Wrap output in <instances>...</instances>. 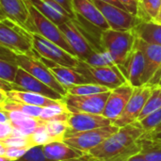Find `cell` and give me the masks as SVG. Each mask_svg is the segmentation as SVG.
<instances>
[{"label":"cell","instance_id":"1","mask_svg":"<svg viewBox=\"0 0 161 161\" xmlns=\"http://www.w3.org/2000/svg\"><path fill=\"white\" fill-rule=\"evenodd\" d=\"M144 134L138 122L120 127L97 147L87 153L94 161H126L140 154Z\"/></svg>","mask_w":161,"mask_h":161},{"label":"cell","instance_id":"23","mask_svg":"<svg viewBox=\"0 0 161 161\" xmlns=\"http://www.w3.org/2000/svg\"><path fill=\"white\" fill-rule=\"evenodd\" d=\"M8 113L14 133L23 136H28L32 134L43 122L40 118L29 117L19 111H8Z\"/></svg>","mask_w":161,"mask_h":161},{"label":"cell","instance_id":"41","mask_svg":"<svg viewBox=\"0 0 161 161\" xmlns=\"http://www.w3.org/2000/svg\"><path fill=\"white\" fill-rule=\"evenodd\" d=\"M146 85H149L151 87H161V66L152 77V79L149 81V83Z\"/></svg>","mask_w":161,"mask_h":161},{"label":"cell","instance_id":"26","mask_svg":"<svg viewBox=\"0 0 161 161\" xmlns=\"http://www.w3.org/2000/svg\"><path fill=\"white\" fill-rule=\"evenodd\" d=\"M140 143L142 157L148 161H161V140L143 134Z\"/></svg>","mask_w":161,"mask_h":161},{"label":"cell","instance_id":"10","mask_svg":"<svg viewBox=\"0 0 161 161\" xmlns=\"http://www.w3.org/2000/svg\"><path fill=\"white\" fill-rule=\"evenodd\" d=\"M92 1L103 14L110 29L132 30L141 22L137 16L131 14L125 8H118L101 0Z\"/></svg>","mask_w":161,"mask_h":161},{"label":"cell","instance_id":"30","mask_svg":"<svg viewBox=\"0 0 161 161\" xmlns=\"http://www.w3.org/2000/svg\"><path fill=\"white\" fill-rule=\"evenodd\" d=\"M110 90L107 87L94 84V83H86L75 85L67 90V93L72 95H92V94H99L103 92H109Z\"/></svg>","mask_w":161,"mask_h":161},{"label":"cell","instance_id":"27","mask_svg":"<svg viewBox=\"0 0 161 161\" xmlns=\"http://www.w3.org/2000/svg\"><path fill=\"white\" fill-rule=\"evenodd\" d=\"M161 9V0H138L137 17L141 22L155 21Z\"/></svg>","mask_w":161,"mask_h":161},{"label":"cell","instance_id":"51","mask_svg":"<svg viewBox=\"0 0 161 161\" xmlns=\"http://www.w3.org/2000/svg\"><path fill=\"white\" fill-rule=\"evenodd\" d=\"M0 161H15V160L9 159V158H7V157H5V156H0Z\"/></svg>","mask_w":161,"mask_h":161},{"label":"cell","instance_id":"12","mask_svg":"<svg viewBox=\"0 0 161 161\" xmlns=\"http://www.w3.org/2000/svg\"><path fill=\"white\" fill-rule=\"evenodd\" d=\"M109 92L92 95H72L67 93L64 96V103L71 113H103Z\"/></svg>","mask_w":161,"mask_h":161},{"label":"cell","instance_id":"24","mask_svg":"<svg viewBox=\"0 0 161 161\" xmlns=\"http://www.w3.org/2000/svg\"><path fill=\"white\" fill-rule=\"evenodd\" d=\"M7 94H8V99L11 101L26 104L30 106L41 107V108H45V107L52 106L60 102L58 100L50 99L46 96H43L38 93L25 92V91H18V90H11L9 92H7Z\"/></svg>","mask_w":161,"mask_h":161},{"label":"cell","instance_id":"32","mask_svg":"<svg viewBox=\"0 0 161 161\" xmlns=\"http://www.w3.org/2000/svg\"><path fill=\"white\" fill-rule=\"evenodd\" d=\"M161 108V87H153V91L142 109L138 121L143 119L150 113L160 109Z\"/></svg>","mask_w":161,"mask_h":161},{"label":"cell","instance_id":"29","mask_svg":"<svg viewBox=\"0 0 161 161\" xmlns=\"http://www.w3.org/2000/svg\"><path fill=\"white\" fill-rule=\"evenodd\" d=\"M45 129L52 142H63L64 137L68 131V125L66 121L53 120L44 121Z\"/></svg>","mask_w":161,"mask_h":161},{"label":"cell","instance_id":"46","mask_svg":"<svg viewBox=\"0 0 161 161\" xmlns=\"http://www.w3.org/2000/svg\"><path fill=\"white\" fill-rule=\"evenodd\" d=\"M101 1H104V2L112 4V5H114V6H116V7H118V8H125H125L122 5V3H121L119 0H101Z\"/></svg>","mask_w":161,"mask_h":161},{"label":"cell","instance_id":"21","mask_svg":"<svg viewBox=\"0 0 161 161\" xmlns=\"http://www.w3.org/2000/svg\"><path fill=\"white\" fill-rule=\"evenodd\" d=\"M0 11L25 26L29 15L28 0H0Z\"/></svg>","mask_w":161,"mask_h":161},{"label":"cell","instance_id":"22","mask_svg":"<svg viewBox=\"0 0 161 161\" xmlns=\"http://www.w3.org/2000/svg\"><path fill=\"white\" fill-rule=\"evenodd\" d=\"M44 156L52 161H65L82 157L84 154L69 146L64 142H52L42 145Z\"/></svg>","mask_w":161,"mask_h":161},{"label":"cell","instance_id":"34","mask_svg":"<svg viewBox=\"0 0 161 161\" xmlns=\"http://www.w3.org/2000/svg\"><path fill=\"white\" fill-rule=\"evenodd\" d=\"M28 141H29V144L32 147L35 146H42L45 145L49 142H51L50 137L45 129L44 126V121L42 122V124L30 135L27 136Z\"/></svg>","mask_w":161,"mask_h":161},{"label":"cell","instance_id":"16","mask_svg":"<svg viewBox=\"0 0 161 161\" xmlns=\"http://www.w3.org/2000/svg\"><path fill=\"white\" fill-rule=\"evenodd\" d=\"M68 131L70 133L84 132L99 127L112 125V122L101 114L92 113H71L67 120Z\"/></svg>","mask_w":161,"mask_h":161},{"label":"cell","instance_id":"13","mask_svg":"<svg viewBox=\"0 0 161 161\" xmlns=\"http://www.w3.org/2000/svg\"><path fill=\"white\" fill-rule=\"evenodd\" d=\"M12 90H18V91H25V92H30L34 93H38L43 96H46L50 99L53 100H58V101H62L64 97L31 75L29 73L25 71L24 69L18 67L17 73L15 79L13 83L11 84Z\"/></svg>","mask_w":161,"mask_h":161},{"label":"cell","instance_id":"19","mask_svg":"<svg viewBox=\"0 0 161 161\" xmlns=\"http://www.w3.org/2000/svg\"><path fill=\"white\" fill-rule=\"evenodd\" d=\"M136 43L142 49L145 58V70L142 78V84L146 85L155 75L161 66V46L151 44L136 37Z\"/></svg>","mask_w":161,"mask_h":161},{"label":"cell","instance_id":"38","mask_svg":"<svg viewBox=\"0 0 161 161\" xmlns=\"http://www.w3.org/2000/svg\"><path fill=\"white\" fill-rule=\"evenodd\" d=\"M125 9L131 14L137 16L138 14V0H119Z\"/></svg>","mask_w":161,"mask_h":161},{"label":"cell","instance_id":"35","mask_svg":"<svg viewBox=\"0 0 161 161\" xmlns=\"http://www.w3.org/2000/svg\"><path fill=\"white\" fill-rule=\"evenodd\" d=\"M0 142L6 147H21V148H27V149L31 148L27 136L19 135L16 133H13L11 136L8 137Z\"/></svg>","mask_w":161,"mask_h":161},{"label":"cell","instance_id":"18","mask_svg":"<svg viewBox=\"0 0 161 161\" xmlns=\"http://www.w3.org/2000/svg\"><path fill=\"white\" fill-rule=\"evenodd\" d=\"M40 58L49 68V70L52 72V74L57 78V80L66 90H68L69 88L75 86V85L90 83L88 81V79L82 74H80L77 70H75V68L60 65V64H58L54 61L42 58L41 57H40Z\"/></svg>","mask_w":161,"mask_h":161},{"label":"cell","instance_id":"11","mask_svg":"<svg viewBox=\"0 0 161 161\" xmlns=\"http://www.w3.org/2000/svg\"><path fill=\"white\" fill-rule=\"evenodd\" d=\"M152 91L153 87L149 85H142L141 87L134 88L133 93L129 101L127 102L124 111L118 119L112 122V125L120 128L137 122Z\"/></svg>","mask_w":161,"mask_h":161},{"label":"cell","instance_id":"6","mask_svg":"<svg viewBox=\"0 0 161 161\" xmlns=\"http://www.w3.org/2000/svg\"><path fill=\"white\" fill-rule=\"evenodd\" d=\"M13 60L18 67L24 69L63 97L67 94V90L57 80L52 72L42 62L35 51L25 55H13Z\"/></svg>","mask_w":161,"mask_h":161},{"label":"cell","instance_id":"42","mask_svg":"<svg viewBox=\"0 0 161 161\" xmlns=\"http://www.w3.org/2000/svg\"><path fill=\"white\" fill-rule=\"evenodd\" d=\"M0 123L2 124H9L10 123V119L8 116V111L0 108Z\"/></svg>","mask_w":161,"mask_h":161},{"label":"cell","instance_id":"8","mask_svg":"<svg viewBox=\"0 0 161 161\" xmlns=\"http://www.w3.org/2000/svg\"><path fill=\"white\" fill-rule=\"evenodd\" d=\"M75 70L82 74L90 83L107 87L110 91L127 82L118 67H95L79 59Z\"/></svg>","mask_w":161,"mask_h":161},{"label":"cell","instance_id":"33","mask_svg":"<svg viewBox=\"0 0 161 161\" xmlns=\"http://www.w3.org/2000/svg\"><path fill=\"white\" fill-rule=\"evenodd\" d=\"M137 122L140 124L144 133H150L155 131L161 125V108L150 113L143 119Z\"/></svg>","mask_w":161,"mask_h":161},{"label":"cell","instance_id":"7","mask_svg":"<svg viewBox=\"0 0 161 161\" xmlns=\"http://www.w3.org/2000/svg\"><path fill=\"white\" fill-rule=\"evenodd\" d=\"M118 129V126L114 125H109L107 126L84 132H67L63 142L69 146L75 148V150L80 151L83 154H87L91 150L101 144L105 140H107L113 133H115Z\"/></svg>","mask_w":161,"mask_h":161},{"label":"cell","instance_id":"9","mask_svg":"<svg viewBox=\"0 0 161 161\" xmlns=\"http://www.w3.org/2000/svg\"><path fill=\"white\" fill-rule=\"evenodd\" d=\"M32 36L33 50L39 57L75 69L78 66L79 58H77L75 56L68 53L58 44L40 36L39 34L32 33Z\"/></svg>","mask_w":161,"mask_h":161},{"label":"cell","instance_id":"50","mask_svg":"<svg viewBox=\"0 0 161 161\" xmlns=\"http://www.w3.org/2000/svg\"><path fill=\"white\" fill-rule=\"evenodd\" d=\"M154 22H157L158 24H161V9L160 11H159V13H158V17H157V19Z\"/></svg>","mask_w":161,"mask_h":161},{"label":"cell","instance_id":"2","mask_svg":"<svg viewBox=\"0 0 161 161\" xmlns=\"http://www.w3.org/2000/svg\"><path fill=\"white\" fill-rule=\"evenodd\" d=\"M0 48L13 54L34 52L33 36L24 25L3 15L0 11Z\"/></svg>","mask_w":161,"mask_h":161},{"label":"cell","instance_id":"28","mask_svg":"<svg viewBox=\"0 0 161 161\" xmlns=\"http://www.w3.org/2000/svg\"><path fill=\"white\" fill-rule=\"evenodd\" d=\"M0 108L4 109L6 111H19V112H22V113L29 116V117L40 118L43 108L36 107V106H30V105L19 103V102H15V101H11V100L8 99L2 105V107Z\"/></svg>","mask_w":161,"mask_h":161},{"label":"cell","instance_id":"40","mask_svg":"<svg viewBox=\"0 0 161 161\" xmlns=\"http://www.w3.org/2000/svg\"><path fill=\"white\" fill-rule=\"evenodd\" d=\"M14 133L13 127L9 124H2L0 123V141L11 136Z\"/></svg>","mask_w":161,"mask_h":161},{"label":"cell","instance_id":"5","mask_svg":"<svg viewBox=\"0 0 161 161\" xmlns=\"http://www.w3.org/2000/svg\"><path fill=\"white\" fill-rule=\"evenodd\" d=\"M58 27L74 51L75 57L80 60L85 61L98 49L86 34L84 27L77 18L70 19L69 21L59 25Z\"/></svg>","mask_w":161,"mask_h":161},{"label":"cell","instance_id":"31","mask_svg":"<svg viewBox=\"0 0 161 161\" xmlns=\"http://www.w3.org/2000/svg\"><path fill=\"white\" fill-rule=\"evenodd\" d=\"M18 66L13 60V56L10 58H4L0 56V79L10 84L13 83Z\"/></svg>","mask_w":161,"mask_h":161},{"label":"cell","instance_id":"15","mask_svg":"<svg viewBox=\"0 0 161 161\" xmlns=\"http://www.w3.org/2000/svg\"><path fill=\"white\" fill-rule=\"evenodd\" d=\"M145 70V58L142 49L137 45L135 42V45L131 50L125 65L123 68V74L126 79V81L133 86L141 87L142 86V78Z\"/></svg>","mask_w":161,"mask_h":161},{"label":"cell","instance_id":"17","mask_svg":"<svg viewBox=\"0 0 161 161\" xmlns=\"http://www.w3.org/2000/svg\"><path fill=\"white\" fill-rule=\"evenodd\" d=\"M73 7L76 17L90 23L99 30L109 29V25L92 0H73Z\"/></svg>","mask_w":161,"mask_h":161},{"label":"cell","instance_id":"48","mask_svg":"<svg viewBox=\"0 0 161 161\" xmlns=\"http://www.w3.org/2000/svg\"><path fill=\"white\" fill-rule=\"evenodd\" d=\"M145 135H148L150 137H153V138H156V139H159L161 140V131L158 132H150V133H144Z\"/></svg>","mask_w":161,"mask_h":161},{"label":"cell","instance_id":"49","mask_svg":"<svg viewBox=\"0 0 161 161\" xmlns=\"http://www.w3.org/2000/svg\"><path fill=\"white\" fill-rule=\"evenodd\" d=\"M6 150H7V147L0 142V156H5Z\"/></svg>","mask_w":161,"mask_h":161},{"label":"cell","instance_id":"25","mask_svg":"<svg viewBox=\"0 0 161 161\" xmlns=\"http://www.w3.org/2000/svg\"><path fill=\"white\" fill-rule=\"evenodd\" d=\"M132 30L142 41L161 46V24L154 21L140 22Z\"/></svg>","mask_w":161,"mask_h":161},{"label":"cell","instance_id":"14","mask_svg":"<svg viewBox=\"0 0 161 161\" xmlns=\"http://www.w3.org/2000/svg\"><path fill=\"white\" fill-rule=\"evenodd\" d=\"M134 91V87L128 82L124 83L116 89L110 91L106 102L102 115L111 122L119 118L124 111Z\"/></svg>","mask_w":161,"mask_h":161},{"label":"cell","instance_id":"52","mask_svg":"<svg viewBox=\"0 0 161 161\" xmlns=\"http://www.w3.org/2000/svg\"><path fill=\"white\" fill-rule=\"evenodd\" d=\"M158 131H161V125L156 129V130H155V131H153V132H158Z\"/></svg>","mask_w":161,"mask_h":161},{"label":"cell","instance_id":"36","mask_svg":"<svg viewBox=\"0 0 161 161\" xmlns=\"http://www.w3.org/2000/svg\"><path fill=\"white\" fill-rule=\"evenodd\" d=\"M15 161H52L48 159L42 151V146H35L27 150V152L19 159Z\"/></svg>","mask_w":161,"mask_h":161},{"label":"cell","instance_id":"37","mask_svg":"<svg viewBox=\"0 0 161 161\" xmlns=\"http://www.w3.org/2000/svg\"><path fill=\"white\" fill-rule=\"evenodd\" d=\"M27 150L29 149L21 148V147H7L5 157L12 160H17L20 158H22L27 152Z\"/></svg>","mask_w":161,"mask_h":161},{"label":"cell","instance_id":"44","mask_svg":"<svg viewBox=\"0 0 161 161\" xmlns=\"http://www.w3.org/2000/svg\"><path fill=\"white\" fill-rule=\"evenodd\" d=\"M8 99V94H7V92L0 89V108L2 107V105Z\"/></svg>","mask_w":161,"mask_h":161},{"label":"cell","instance_id":"45","mask_svg":"<svg viewBox=\"0 0 161 161\" xmlns=\"http://www.w3.org/2000/svg\"><path fill=\"white\" fill-rule=\"evenodd\" d=\"M65 161H94L88 154H84L82 157L78 158H75V159H70V160Z\"/></svg>","mask_w":161,"mask_h":161},{"label":"cell","instance_id":"39","mask_svg":"<svg viewBox=\"0 0 161 161\" xmlns=\"http://www.w3.org/2000/svg\"><path fill=\"white\" fill-rule=\"evenodd\" d=\"M56 3H58L59 6H61L71 16L73 19H76V15L74 10L73 7V0H54Z\"/></svg>","mask_w":161,"mask_h":161},{"label":"cell","instance_id":"43","mask_svg":"<svg viewBox=\"0 0 161 161\" xmlns=\"http://www.w3.org/2000/svg\"><path fill=\"white\" fill-rule=\"evenodd\" d=\"M0 89L6 91V92H9L12 90V86L10 83L7 82V81H4L2 79H0Z\"/></svg>","mask_w":161,"mask_h":161},{"label":"cell","instance_id":"3","mask_svg":"<svg viewBox=\"0 0 161 161\" xmlns=\"http://www.w3.org/2000/svg\"><path fill=\"white\" fill-rule=\"evenodd\" d=\"M135 42L136 35L133 30H114L109 28L101 31L100 34V47L108 53L122 73Z\"/></svg>","mask_w":161,"mask_h":161},{"label":"cell","instance_id":"47","mask_svg":"<svg viewBox=\"0 0 161 161\" xmlns=\"http://www.w3.org/2000/svg\"><path fill=\"white\" fill-rule=\"evenodd\" d=\"M126 161H148L147 159H145L143 157H142L140 154H138V155H136V156H134V157H132V158H130L128 160Z\"/></svg>","mask_w":161,"mask_h":161},{"label":"cell","instance_id":"20","mask_svg":"<svg viewBox=\"0 0 161 161\" xmlns=\"http://www.w3.org/2000/svg\"><path fill=\"white\" fill-rule=\"evenodd\" d=\"M30 4L47 19L59 25L70 19L72 16L54 0H28Z\"/></svg>","mask_w":161,"mask_h":161},{"label":"cell","instance_id":"4","mask_svg":"<svg viewBox=\"0 0 161 161\" xmlns=\"http://www.w3.org/2000/svg\"><path fill=\"white\" fill-rule=\"evenodd\" d=\"M28 8H29V15L25 27L31 33L39 34L40 36L58 44L68 53L75 56L71 46L65 40L58 25L53 23L52 21H50L49 19H47L41 12H39L30 4L29 1H28Z\"/></svg>","mask_w":161,"mask_h":161}]
</instances>
